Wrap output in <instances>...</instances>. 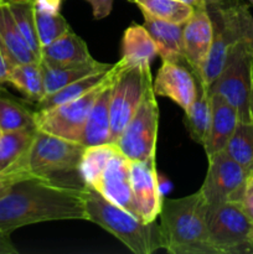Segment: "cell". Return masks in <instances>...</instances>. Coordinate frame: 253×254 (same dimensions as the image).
<instances>
[{
	"mask_svg": "<svg viewBox=\"0 0 253 254\" xmlns=\"http://www.w3.org/2000/svg\"><path fill=\"white\" fill-rule=\"evenodd\" d=\"M86 220V186L29 178L0 198V233L49 221Z\"/></svg>",
	"mask_w": 253,
	"mask_h": 254,
	"instance_id": "obj_1",
	"label": "cell"
},
{
	"mask_svg": "<svg viewBox=\"0 0 253 254\" xmlns=\"http://www.w3.org/2000/svg\"><path fill=\"white\" fill-rule=\"evenodd\" d=\"M163 250L171 254H216L208 237L206 202L200 191L163 200L160 211Z\"/></svg>",
	"mask_w": 253,
	"mask_h": 254,
	"instance_id": "obj_2",
	"label": "cell"
},
{
	"mask_svg": "<svg viewBox=\"0 0 253 254\" xmlns=\"http://www.w3.org/2000/svg\"><path fill=\"white\" fill-rule=\"evenodd\" d=\"M87 221L96 223L121 241L134 254L163 250L160 225L146 223L124 208L109 202L94 189L86 186Z\"/></svg>",
	"mask_w": 253,
	"mask_h": 254,
	"instance_id": "obj_3",
	"label": "cell"
},
{
	"mask_svg": "<svg viewBox=\"0 0 253 254\" xmlns=\"http://www.w3.org/2000/svg\"><path fill=\"white\" fill-rule=\"evenodd\" d=\"M206 9L213 29L212 45L202 67L208 87L222 71L231 47L241 40L250 39L253 15L241 0H206Z\"/></svg>",
	"mask_w": 253,
	"mask_h": 254,
	"instance_id": "obj_4",
	"label": "cell"
},
{
	"mask_svg": "<svg viewBox=\"0 0 253 254\" xmlns=\"http://www.w3.org/2000/svg\"><path fill=\"white\" fill-rule=\"evenodd\" d=\"M84 148L86 146L79 143L37 130L27 150L22 154L25 170L30 178L51 179L73 184L64 178L69 176L68 174H79V163Z\"/></svg>",
	"mask_w": 253,
	"mask_h": 254,
	"instance_id": "obj_5",
	"label": "cell"
},
{
	"mask_svg": "<svg viewBox=\"0 0 253 254\" xmlns=\"http://www.w3.org/2000/svg\"><path fill=\"white\" fill-rule=\"evenodd\" d=\"M210 96L225 98L237 111L240 122H253V52L250 39L236 42L222 71L208 86Z\"/></svg>",
	"mask_w": 253,
	"mask_h": 254,
	"instance_id": "obj_6",
	"label": "cell"
},
{
	"mask_svg": "<svg viewBox=\"0 0 253 254\" xmlns=\"http://www.w3.org/2000/svg\"><path fill=\"white\" fill-rule=\"evenodd\" d=\"M206 223L216 254H253V221L240 203H206Z\"/></svg>",
	"mask_w": 253,
	"mask_h": 254,
	"instance_id": "obj_7",
	"label": "cell"
},
{
	"mask_svg": "<svg viewBox=\"0 0 253 254\" xmlns=\"http://www.w3.org/2000/svg\"><path fill=\"white\" fill-rule=\"evenodd\" d=\"M159 106L153 81L148 84L135 113L123 129L116 144L129 160L144 161L156 156Z\"/></svg>",
	"mask_w": 253,
	"mask_h": 254,
	"instance_id": "obj_8",
	"label": "cell"
},
{
	"mask_svg": "<svg viewBox=\"0 0 253 254\" xmlns=\"http://www.w3.org/2000/svg\"><path fill=\"white\" fill-rule=\"evenodd\" d=\"M151 81L149 64L124 66L119 60L111 92V143H116L135 113Z\"/></svg>",
	"mask_w": 253,
	"mask_h": 254,
	"instance_id": "obj_9",
	"label": "cell"
},
{
	"mask_svg": "<svg viewBox=\"0 0 253 254\" xmlns=\"http://www.w3.org/2000/svg\"><path fill=\"white\" fill-rule=\"evenodd\" d=\"M114 67L116 64L108 78L113 73ZM108 78L73 101L66 102L46 111H35L37 130L81 144L89 112L98 94L106 86Z\"/></svg>",
	"mask_w": 253,
	"mask_h": 254,
	"instance_id": "obj_10",
	"label": "cell"
},
{
	"mask_svg": "<svg viewBox=\"0 0 253 254\" xmlns=\"http://www.w3.org/2000/svg\"><path fill=\"white\" fill-rule=\"evenodd\" d=\"M208 159V169L200 193L207 205L223 202L241 203L247 174L225 150Z\"/></svg>",
	"mask_w": 253,
	"mask_h": 254,
	"instance_id": "obj_11",
	"label": "cell"
},
{
	"mask_svg": "<svg viewBox=\"0 0 253 254\" xmlns=\"http://www.w3.org/2000/svg\"><path fill=\"white\" fill-rule=\"evenodd\" d=\"M131 196L136 215L146 223L155 222L163 206L155 158L130 160Z\"/></svg>",
	"mask_w": 253,
	"mask_h": 254,
	"instance_id": "obj_12",
	"label": "cell"
},
{
	"mask_svg": "<svg viewBox=\"0 0 253 254\" xmlns=\"http://www.w3.org/2000/svg\"><path fill=\"white\" fill-rule=\"evenodd\" d=\"M153 89L156 96L166 97L184 112L188 111L196 96V79L185 59L181 61L161 60V66L153 81Z\"/></svg>",
	"mask_w": 253,
	"mask_h": 254,
	"instance_id": "obj_13",
	"label": "cell"
},
{
	"mask_svg": "<svg viewBox=\"0 0 253 254\" xmlns=\"http://www.w3.org/2000/svg\"><path fill=\"white\" fill-rule=\"evenodd\" d=\"M92 189L101 193L109 202L138 217L131 196L130 160L123 155L121 150L111 159Z\"/></svg>",
	"mask_w": 253,
	"mask_h": 254,
	"instance_id": "obj_14",
	"label": "cell"
},
{
	"mask_svg": "<svg viewBox=\"0 0 253 254\" xmlns=\"http://www.w3.org/2000/svg\"><path fill=\"white\" fill-rule=\"evenodd\" d=\"M183 37L186 64L191 71L202 72L213 39L212 22L206 6L193 9L191 16L184 24Z\"/></svg>",
	"mask_w": 253,
	"mask_h": 254,
	"instance_id": "obj_15",
	"label": "cell"
},
{
	"mask_svg": "<svg viewBox=\"0 0 253 254\" xmlns=\"http://www.w3.org/2000/svg\"><path fill=\"white\" fill-rule=\"evenodd\" d=\"M211 106H212V114H211L210 129L203 144V150L207 158L218 151L225 150L228 140L235 133L240 122L237 111L221 96L212 94Z\"/></svg>",
	"mask_w": 253,
	"mask_h": 254,
	"instance_id": "obj_16",
	"label": "cell"
},
{
	"mask_svg": "<svg viewBox=\"0 0 253 254\" xmlns=\"http://www.w3.org/2000/svg\"><path fill=\"white\" fill-rule=\"evenodd\" d=\"M118 68L119 61L116 64L113 73L92 106L81 140L83 146L111 143V92L112 83Z\"/></svg>",
	"mask_w": 253,
	"mask_h": 254,
	"instance_id": "obj_17",
	"label": "cell"
},
{
	"mask_svg": "<svg viewBox=\"0 0 253 254\" xmlns=\"http://www.w3.org/2000/svg\"><path fill=\"white\" fill-rule=\"evenodd\" d=\"M0 46L10 68L20 64L40 62L25 41L6 2L0 4Z\"/></svg>",
	"mask_w": 253,
	"mask_h": 254,
	"instance_id": "obj_18",
	"label": "cell"
},
{
	"mask_svg": "<svg viewBox=\"0 0 253 254\" xmlns=\"http://www.w3.org/2000/svg\"><path fill=\"white\" fill-rule=\"evenodd\" d=\"M92 59L93 57L86 42L71 29L51 44L42 47L40 62L45 67H62Z\"/></svg>",
	"mask_w": 253,
	"mask_h": 254,
	"instance_id": "obj_19",
	"label": "cell"
},
{
	"mask_svg": "<svg viewBox=\"0 0 253 254\" xmlns=\"http://www.w3.org/2000/svg\"><path fill=\"white\" fill-rule=\"evenodd\" d=\"M192 72L196 79V96L190 108L185 112L184 124L190 138L203 146L210 129L212 106H211L210 92L203 79L202 72Z\"/></svg>",
	"mask_w": 253,
	"mask_h": 254,
	"instance_id": "obj_20",
	"label": "cell"
},
{
	"mask_svg": "<svg viewBox=\"0 0 253 254\" xmlns=\"http://www.w3.org/2000/svg\"><path fill=\"white\" fill-rule=\"evenodd\" d=\"M144 16V27L148 30L158 49V56L161 60L181 61L184 60V25Z\"/></svg>",
	"mask_w": 253,
	"mask_h": 254,
	"instance_id": "obj_21",
	"label": "cell"
},
{
	"mask_svg": "<svg viewBox=\"0 0 253 254\" xmlns=\"http://www.w3.org/2000/svg\"><path fill=\"white\" fill-rule=\"evenodd\" d=\"M121 56L124 66L150 64L158 56L155 42L144 25L131 24L126 27L121 41Z\"/></svg>",
	"mask_w": 253,
	"mask_h": 254,
	"instance_id": "obj_22",
	"label": "cell"
},
{
	"mask_svg": "<svg viewBox=\"0 0 253 254\" xmlns=\"http://www.w3.org/2000/svg\"><path fill=\"white\" fill-rule=\"evenodd\" d=\"M112 64H104L97 60L92 59L89 61L81 62V64H69L62 67H44V83H45V96L54 93L59 89L63 88L67 84L77 81L79 78L97 73V72L107 71L113 67Z\"/></svg>",
	"mask_w": 253,
	"mask_h": 254,
	"instance_id": "obj_23",
	"label": "cell"
},
{
	"mask_svg": "<svg viewBox=\"0 0 253 254\" xmlns=\"http://www.w3.org/2000/svg\"><path fill=\"white\" fill-rule=\"evenodd\" d=\"M6 83L15 87L29 103L37 104L45 97L44 67L41 62H29L11 67Z\"/></svg>",
	"mask_w": 253,
	"mask_h": 254,
	"instance_id": "obj_24",
	"label": "cell"
},
{
	"mask_svg": "<svg viewBox=\"0 0 253 254\" xmlns=\"http://www.w3.org/2000/svg\"><path fill=\"white\" fill-rule=\"evenodd\" d=\"M112 69H113V67L107 69V71L89 74V76H86L83 78H79L77 81L72 82V83L67 84L63 88L59 89V91L54 92V93L49 94V96H45L39 103L35 104L36 111H46V109L54 108V107L66 103V102L73 101V99L83 96L87 92H89L94 87L99 86L102 82L106 81L109 74H111Z\"/></svg>",
	"mask_w": 253,
	"mask_h": 254,
	"instance_id": "obj_25",
	"label": "cell"
},
{
	"mask_svg": "<svg viewBox=\"0 0 253 254\" xmlns=\"http://www.w3.org/2000/svg\"><path fill=\"white\" fill-rule=\"evenodd\" d=\"M119 151L116 143H104L84 148L79 163L78 173L84 185L93 188L94 184L107 168L111 159Z\"/></svg>",
	"mask_w": 253,
	"mask_h": 254,
	"instance_id": "obj_26",
	"label": "cell"
},
{
	"mask_svg": "<svg viewBox=\"0 0 253 254\" xmlns=\"http://www.w3.org/2000/svg\"><path fill=\"white\" fill-rule=\"evenodd\" d=\"M34 9L37 36L41 49L71 30L67 20L62 16L60 7L49 6L34 1Z\"/></svg>",
	"mask_w": 253,
	"mask_h": 254,
	"instance_id": "obj_27",
	"label": "cell"
},
{
	"mask_svg": "<svg viewBox=\"0 0 253 254\" xmlns=\"http://www.w3.org/2000/svg\"><path fill=\"white\" fill-rule=\"evenodd\" d=\"M143 15L159 20L184 25L193 11V7L183 0H131Z\"/></svg>",
	"mask_w": 253,
	"mask_h": 254,
	"instance_id": "obj_28",
	"label": "cell"
},
{
	"mask_svg": "<svg viewBox=\"0 0 253 254\" xmlns=\"http://www.w3.org/2000/svg\"><path fill=\"white\" fill-rule=\"evenodd\" d=\"M225 151L242 166L247 176L253 174V122H238Z\"/></svg>",
	"mask_w": 253,
	"mask_h": 254,
	"instance_id": "obj_29",
	"label": "cell"
},
{
	"mask_svg": "<svg viewBox=\"0 0 253 254\" xmlns=\"http://www.w3.org/2000/svg\"><path fill=\"white\" fill-rule=\"evenodd\" d=\"M36 127V114L20 102L0 94V128L2 133Z\"/></svg>",
	"mask_w": 253,
	"mask_h": 254,
	"instance_id": "obj_30",
	"label": "cell"
},
{
	"mask_svg": "<svg viewBox=\"0 0 253 254\" xmlns=\"http://www.w3.org/2000/svg\"><path fill=\"white\" fill-rule=\"evenodd\" d=\"M10 7L15 22L20 32L24 36L30 49L35 52L39 59H41V45L37 36L36 21H35V9L32 0H14L6 2Z\"/></svg>",
	"mask_w": 253,
	"mask_h": 254,
	"instance_id": "obj_31",
	"label": "cell"
},
{
	"mask_svg": "<svg viewBox=\"0 0 253 254\" xmlns=\"http://www.w3.org/2000/svg\"><path fill=\"white\" fill-rule=\"evenodd\" d=\"M36 127L20 129V130L6 131L0 136V171L17 160L31 144Z\"/></svg>",
	"mask_w": 253,
	"mask_h": 254,
	"instance_id": "obj_32",
	"label": "cell"
},
{
	"mask_svg": "<svg viewBox=\"0 0 253 254\" xmlns=\"http://www.w3.org/2000/svg\"><path fill=\"white\" fill-rule=\"evenodd\" d=\"M30 175L25 170L24 161H22V155L17 159L15 163L5 168L4 170L0 171V198L6 195L7 191L12 188L16 183L29 179Z\"/></svg>",
	"mask_w": 253,
	"mask_h": 254,
	"instance_id": "obj_33",
	"label": "cell"
},
{
	"mask_svg": "<svg viewBox=\"0 0 253 254\" xmlns=\"http://www.w3.org/2000/svg\"><path fill=\"white\" fill-rule=\"evenodd\" d=\"M240 205L246 212V215L253 221V174L247 176L245 191H243L242 200H241Z\"/></svg>",
	"mask_w": 253,
	"mask_h": 254,
	"instance_id": "obj_34",
	"label": "cell"
},
{
	"mask_svg": "<svg viewBox=\"0 0 253 254\" xmlns=\"http://www.w3.org/2000/svg\"><path fill=\"white\" fill-rule=\"evenodd\" d=\"M91 4L92 14L96 20H102L109 16L112 9H113L114 0H86ZM131 2V0H129Z\"/></svg>",
	"mask_w": 253,
	"mask_h": 254,
	"instance_id": "obj_35",
	"label": "cell"
},
{
	"mask_svg": "<svg viewBox=\"0 0 253 254\" xmlns=\"http://www.w3.org/2000/svg\"><path fill=\"white\" fill-rule=\"evenodd\" d=\"M17 250L10 240V236L0 233V254H16Z\"/></svg>",
	"mask_w": 253,
	"mask_h": 254,
	"instance_id": "obj_36",
	"label": "cell"
},
{
	"mask_svg": "<svg viewBox=\"0 0 253 254\" xmlns=\"http://www.w3.org/2000/svg\"><path fill=\"white\" fill-rule=\"evenodd\" d=\"M9 71H10V66L7 64L4 54H2L1 46H0V86L6 83Z\"/></svg>",
	"mask_w": 253,
	"mask_h": 254,
	"instance_id": "obj_37",
	"label": "cell"
},
{
	"mask_svg": "<svg viewBox=\"0 0 253 254\" xmlns=\"http://www.w3.org/2000/svg\"><path fill=\"white\" fill-rule=\"evenodd\" d=\"M183 1L186 2V4H189L190 6H192L193 9L206 6V0H183Z\"/></svg>",
	"mask_w": 253,
	"mask_h": 254,
	"instance_id": "obj_38",
	"label": "cell"
},
{
	"mask_svg": "<svg viewBox=\"0 0 253 254\" xmlns=\"http://www.w3.org/2000/svg\"><path fill=\"white\" fill-rule=\"evenodd\" d=\"M250 42H251V47H252V52H253V16H252V22H251V30H250Z\"/></svg>",
	"mask_w": 253,
	"mask_h": 254,
	"instance_id": "obj_39",
	"label": "cell"
},
{
	"mask_svg": "<svg viewBox=\"0 0 253 254\" xmlns=\"http://www.w3.org/2000/svg\"><path fill=\"white\" fill-rule=\"evenodd\" d=\"M247 1H248V2H250V4H251V5H253V0H247Z\"/></svg>",
	"mask_w": 253,
	"mask_h": 254,
	"instance_id": "obj_40",
	"label": "cell"
},
{
	"mask_svg": "<svg viewBox=\"0 0 253 254\" xmlns=\"http://www.w3.org/2000/svg\"><path fill=\"white\" fill-rule=\"evenodd\" d=\"M9 1H14V0H4V2H9Z\"/></svg>",
	"mask_w": 253,
	"mask_h": 254,
	"instance_id": "obj_41",
	"label": "cell"
},
{
	"mask_svg": "<svg viewBox=\"0 0 253 254\" xmlns=\"http://www.w3.org/2000/svg\"><path fill=\"white\" fill-rule=\"evenodd\" d=\"M252 117H253V99H252Z\"/></svg>",
	"mask_w": 253,
	"mask_h": 254,
	"instance_id": "obj_42",
	"label": "cell"
},
{
	"mask_svg": "<svg viewBox=\"0 0 253 254\" xmlns=\"http://www.w3.org/2000/svg\"><path fill=\"white\" fill-rule=\"evenodd\" d=\"M1 134H2V130H1V128H0V136H1Z\"/></svg>",
	"mask_w": 253,
	"mask_h": 254,
	"instance_id": "obj_43",
	"label": "cell"
},
{
	"mask_svg": "<svg viewBox=\"0 0 253 254\" xmlns=\"http://www.w3.org/2000/svg\"><path fill=\"white\" fill-rule=\"evenodd\" d=\"M251 237H252V240H253V230H252V233H251Z\"/></svg>",
	"mask_w": 253,
	"mask_h": 254,
	"instance_id": "obj_44",
	"label": "cell"
},
{
	"mask_svg": "<svg viewBox=\"0 0 253 254\" xmlns=\"http://www.w3.org/2000/svg\"><path fill=\"white\" fill-rule=\"evenodd\" d=\"M2 2H4V0H0V4H2Z\"/></svg>",
	"mask_w": 253,
	"mask_h": 254,
	"instance_id": "obj_45",
	"label": "cell"
}]
</instances>
